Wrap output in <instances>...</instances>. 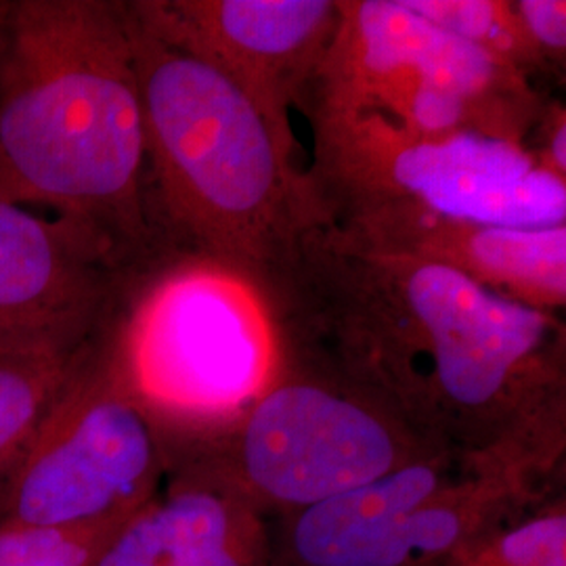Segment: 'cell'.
I'll return each mask as SVG.
<instances>
[{"instance_id": "1", "label": "cell", "mask_w": 566, "mask_h": 566, "mask_svg": "<svg viewBox=\"0 0 566 566\" xmlns=\"http://www.w3.org/2000/svg\"><path fill=\"white\" fill-rule=\"evenodd\" d=\"M283 357L376 390L439 446L566 447V329L441 264L304 233L252 290Z\"/></svg>"}, {"instance_id": "2", "label": "cell", "mask_w": 566, "mask_h": 566, "mask_svg": "<svg viewBox=\"0 0 566 566\" xmlns=\"http://www.w3.org/2000/svg\"><path fill=\"white\" fill-rule=\"evenodd\" d=\"M0 198L86 227L137 271L177 254L151 217L124 0H0Z\"/></svg>"}, {"instance_id": "3", "label": "cell", "mask_w": 566, "mask_h": 566, "mask_svg": "<svg viewBox=\"0 0 566 566\" xmlns=\"http://www.w3.org/2000/svg\"><path fill=\"white\" fill-rule=\"evenodd\" d=\"M126 18L142 95L151 217L166 245L264 282L327 223L294 143L221 72Z\"/></svg>"}, {"instance_id": "4", "label": "cell", "mask_w": 566, "mask_h": 566, "mask_svg": "<svg viewBox=\"0 0 566 566\" xmlns=\"http://www.w3.org/2000/svg\"><path fill=\"white\" fill-rule=\"evenodd\" d=\"M443 451L376 390L277 355L263 390L168 465H203L273 523Z\"/></svg>"}, {"instance_id": "5", "label": "cell", "mask_w": 566, "mask_h": 566, "mask_svg": "<svg viewBox=\"0 0 566 566\" xmlns=\"http://www.w3.org/2000/svg\"><path fill=\"white\" fill-rule=\"evenodd\" d=\"M340 25L306 88L308 118H369L413 137L458 133L525 147L547 97L403 0H340Z\"/></svg>"}, {"instance_id": "6", "label": "cell", "mask_w": 566, "mask_h": 566, "mask_svg": "<svg viewBox=\"0 0 566 566\" xmlns=\"http://www.w3.org/2000/svg\"><path fill=\"white\" fill-rule=\"evenodd\" d=\"M116 346L168 458L233 420L277 364L252 287L187 254L164 259L133 285Z\"/></svg>"}, {"instance_id": "7", "label": "cell", "mask_w": 566, "mask_h": 566, "mask_svg": "<svg viewBox=\"0 0 566 566\" xmlns=\"http://www.w3.org/2000/svg\"><path fill=\"white\" fill-rule=\"evenodd\" d=\"M315 163L306 172L327 223L405 206L502 227L566 224V182L516 143L458 133L413 137L369 118H311Z\"/></svg>"}, {"instance_id": "8", "label": "cell", "mask_w": 566, "mask_h": 566, "mask_svg": "<svg viewBox=\"0 0 566 566\" xmlns=\"http://www.w3.org/2000/svg\"><path fill=\"white\" fill-rule=\"evenodd\" d=\"M118 317L82 350L0 489V523L44 528L116 523L164 485L168 453L122 365Z\"/></svg>"}, {"instance_id": "9", "label": "cell", "mask_w": 566, "mask_h": 566, "mask_svg": "<svg viewBox=\"0 0 566 566\" xmlns=\"http://www.w3.org/2000/svg\"><path fill=\"white\" fill-rule=\"evenodd\" d=\"M143 273L86 227L0 198V344L78 353Z\"/></svg>"}, {"instance_id": "10", "label": "cell", "mask_w": 566, "mask_h": 566, "mask_svg": "<svg viewBox=\"0 0 566 566\" xmlns=\"http://www.w3.org/2000/svg\"><path fill=\"white\" fill-rule=\"evenodd\" d=\"M151 34L233 82L285 142L340 25V0H128Z\"/></svg>"}, {"instance_id": "11", "label": "cell", "mask_w": 566, "mask_h": 566, "mask_svg": "<svg viewBox=\"0 0 566 566\" xmlns=\"http://www.w3.org/2000/svg\"><path fill=\"white\" fill-rule=\"evenodd\" d=\"M365 250L441 264L512 303L558 315L566 304V224L502 227L380 206L332 221Z\"/></svg>"}, {"instance_id": "12", "label": "cell", "mask_w": 566, "mask_h": 566, "mask_svg": "<svg viewBox=\"0 0 566 566\" xmlns=\"http://www.w3.org/2000/svg\"><path fill=\"white\" fill-rule=\"evenodd\" d=\"M91 566H271V528L210 470L175 460Z\"/></svg>"}, {"instance_id": "13", "label": "cell", "mask_w": 566, "mask_h": 566, "mask_svg": "<svg viewBox=\"0 0 566 566\" xmlns=\"http://www.w3.org/2000/svg\"><path fill=\"white\" fill-rule=\"evenodd\" d=\"M472 458L449 449L269 523L271 566H371L409 512L455 481Z\"/></svg>"}, {"instance_id": "14", "label": "cell", "mask_w": 566, "mask_h": 566, "mask_svg": "<svg viewBox=\"0 0 566 566\" xmlns=\"http://www.w3.org/2000/svg\"><path fill=\"white\" fill-rule=\"evenodd\" d=\"M82 350L60 353L0 344V489L60 395Z\"/></svg>"}, {"instance_id": "15", "label": "cell", "mask_w": 566, "mask_h": 566, "mask_svg": "<svg viewBox=\"0 0 566 566\" xmlns=\"http://www.w3.org/2000/svg\"><path fill=\"white\" fill-rule=\"evenodd\" d=\"M405 7L434 28L465 42L491 60L510 65L526 81L546 78L528 44L512 0H403Z\"/></svg>"}, {"instance_id": "16", "label": "cell", "mask_w": 566, "mask_h": 566, "mask_svg": "<svg viewBox=\"0 0 566 566\" xmlns=\"http://www.w3.org/2000/svg\"><path fill=\"white\" fill-rule=\"evenodd\" d=\"M428 566H566L565 493Z\"/></svg>"}, {"instance_id": "17", "label": "cell", "mask_w": 566, "mask_h": 566, "mask_svg": "<svg viewBox=\"0 0 566 566\" xmlns=\"http://www.w3.org/2000/svg\"><path fill=\"white\" fill-rule=\"evenodd\" d=\"M126 518L82 528L0 523V566H91Z\"/></svg>"}, {"instance_id": "18", "label": "cell", "mask_w": 566, "mask_h": 566, "mask_svg": "<svg viewBox=\"0 0 566 566\" xmlns=\"http://www.w3.org/2000/svg\"><path fill=\"white\" fill-rule=\"evenodd\" d=\"M512 4L546 78L563 81L566 65L565 0H512Z\"/></svg>"}, {"instance_id": "19", "label": "cell", "mask_w": 566, "mask_h": 566, "mask_svg": "<svg viewBox=\"0 0 566 566\" xmlns=\"http://www.w3.org/2000/svg\"><path fill=\"white\" fill-rule=\"evenodd\" d=\"M526 149L546 172L566 182V107L546 99L526 139Z\"/></svg>"}]
</instances>
